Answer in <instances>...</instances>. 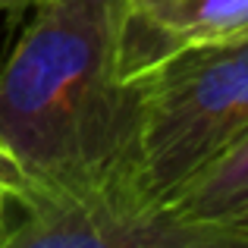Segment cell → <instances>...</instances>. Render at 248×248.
Here are the masks:
<instances>
[{
    "mask_svg": "<svg viewBox=\"0 0 248 248\" xmlns=\"http://www.w3.org/2000/svg\"><path fill=\"white\" fill-rule=\"evenodd\" d=\"M116 3L41 0L0 63V148L29 186H139V82L120 76Z\"/></svg>",
    "mask_w": 248,
    "mask_h": 248,
    "instance_id": "6da1fadb",
    "label": "cell"
},
{
    "mask_svg": "<svg viewBox=\"0 0 248 248\" xmlns=\"http://www.w3.org/2000/svg\"><path fill=\"white\" fill-rule=\"evenodd\" d=\"M248 135V31L188 47L139 79L135 179L170 204Z\"/></svg>",
    "mask_w": 248,
    "mask_h": 248,
    "instance_id": "7a4b0ae2",
    "label": "cell"
},
{
    "mask_svg": "<svg viewBox=\"0 0 248 248\" xmlns=\"http://www.w3.org/2000/svg\"><path fill=\"white\" fill-rule=\"evenodd\" d=\"M3 248H230L232 226L201 223L148 198L135 182L41 188L19 182L0 217Z\"/></svg>",
    "mask_w": 248,
    "mask_h": 248,
    "instance_id": "3957f363",
    "label": "cell"
},
{
    "mask_svg": "<svg viewBox=\"0 0 248 248\" xmlns=\"http://www.w3.org/2000/svg\"><path fill=\"white\" fill-rule=\"evenodd\" d=\"M248 31V0H120L116 60L135 85L154 66L188 47L226 41Z\"/></svg>",
    "mask_w": 248,
    "mask_h": 248,
    "instance_id": "277c9868",
    "label": "cell"
},
{
    "mask_svg": "<svg viewBox=\"0 0 248 248\" xmlns=\"http://www.w3.org/2000/svg\"><path fill=\"white\" fill-rule=\"evenodd\" d=\"M176 214L201 223L226 226L248 211V135L232 151H226L217 164L195 176L173 201Z\"/></svg>",
    "mask_w": 248,
    "mask_h": 248,
    "instance_id": "5b68a950",
    "label": "cell"
},
{
    "mask_svg": "<svg viewBox=\"0 0 248 248\" xmlns=\"http://www.w3.org/2000/svg\"><path fill=\"white\" fill-rule=\"evenodd\" d=\"M41 0H0V10L3 13H22L29 6H38Z\"/></svg>",
    "mask_w": 248,
    "mask_h": 248,
    "instance_id": "8992f818",
    "label": "cell"
},
{
    "mask_svg": "<svg viewBox=\"0 0 248 248\" xmlns=\"http://www.w3.org/2000/svg\"><path fill=\"white\" fill-rule=\"evenodd\" d=\"M226 226H232V230L242 236V242L248 245V211H245V214H239V217L232 220V223H226Z\"/></svg>",
    "mask_w": 248,
    "mask_h": 248,
    "instance_id": "52a82bcc",
    "label": "cell"
},
{
    "mask_svg": "<svg viewBox=\"0 0 248 248\" xmlns=\"http://www.w3.org/2000/svg\"><path fill=\"white\" fill-rule=\"evenodd\" d=\"M13 188H16V182H3V179H0V217H3L6 204H10V195H13Z\"/></svg>",
    "mask_w": 248,
    "mask_h": 248,
    "instance_id": "ba28073f",
    "label": "cell"
}]
</instances>
